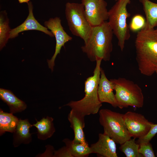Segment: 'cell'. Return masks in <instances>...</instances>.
<instances>
[{
  "label": "cell",
  "mask_w": 157,
  "mask_h": 157,
  "mask_svg": "<svg viewBox=\"0 0 157 157\" xmlns=\"http://www.w3.org/2000/svg\"><path fill=\"white\" fill-rule=\"evenodd\" d=\"M85 13L92 27L99 25L108 19L107 4L104 0H82Z\"/></svg>",
  "instance_id": "cell-8"
},
{
  "label": "cell",
  "mask_w": 157,
  "mask_h": 157,
  "mask_svg": "<svg viewBox=\"0 0 157 157\" xmlns=\"http://www.w3.org/2000/svg\"><path fill=\"white\" fill-rule=\"evenodd\" d=\"M99 121L104 133L120 145L131 138L126 127L124 114L108 109L99 111Z\"/></svg>",
  "instance_id": "cell-6"
},
{
  "label": "cell",
  "mask_w": 157,
  "mask_h": 157,
  "mask_svg": "<svg viewBox=\"0 0 157 157\" xmlns=\"http://www.w3.org/2000/svg\"><path fill=\"white\" fill-rule=\"evenodd\" d=\"M63 142L69 149L73 157H86L91 154L90 147L88 144L75 142L66 138Z\"/></svg>",
  "instance_id": "cell-20"
},
{
  "label": "cell",
  "mask_w": 157,
  "mask_h": 157,
  "mask_svg": "<svg viewBox=\"0 0 157 157\" xmlns=\"http://www.w3.org/2000/svg\"><path fill=\"white\" fill-rule=\"evenodd\" d=\"M108 10V23L118 40V45L123 51L125 41L131 36L127 19L131 15L127 6L131 0H118Z\"/></svg>",
  "instance_id": "cell-4"
},
{
  "label": "cell",
  "mask_w": 157,
  "mask_h": 157,
  "mask_svg": "<svg viewBox=\"0 0 157 157\" xmlns=\"http://www.w3.org/2000/svg\"><path fill=\"white\" fill-rule=\"evenodd\" d=\"M85 117L71 109L68 115V119L74 133V136L73 140L75 142L88 144L86 140L83 130L85 124Z\"/></svg>",
  "instance_id": "cell-14"
},
{
  "label": "cell",
  "mask_w": 157,
  "mask_h": 157,
  "mask_svg": "<svg viewBox=\"0 0 157 157\" xmlns=\"http://www.w3.org/2000/svg\"><path fill=\"white\" fill-rule=\"evenodd\" d=\"M53 157H73V156L69 149L65 146L57 151H54Z\"/></svg>",
  "instance_id": "cell-25"
},
{
  "label": "cell",
  "mask_w": 157,
  "mask_h": 157,
  "mask_svg": "<svg viewBox=\"0 0 157 157\" xmlns=\"http://www.w3.org/2000/svg\"><path fill=\"white\" fill-rule=\"evenodd\" d=\"M156 156H157V152L156 153Z\"/></svg>",
  "instance_id": "cell-30"
},
{
  "label": "cell",
  "mask_w": 157,
  "mask_h": 157,
  "mask_svg": "<svg viewBox=\"0 0 157 157\" xmlns=\"http://www.w3.org/2000/svg\"><path fill=\"white\" fill-rule=\"evenodd\" d=\"M124 117L130 136L135 138L145 136L153 124L148 121L143 115L132 111H128L124 114Z\"/></svg>",
  "instance_id": "cell-10"
},
{
  "label": "cell",
  "mask_w": 157,
  "mask_h": 157,
  "mask_svg": "<svg viewBox=\"0 0 157 157\" xmlns=\"http://www.w3.org/2000/svg\"><path fill=\"white\" fill-rule=\"evenodd\" d=\"M155 72L157 74V67L156 69Z\"/></svg>",
  "instance_id": "cell-28"
},
{
  "label": "cell",
  "mask_w": 157,
  "mask_h": 157,
  "mask_svg": "<svg viewBox=\"0 0 157 157\" xmlns=\"http://www.w3.org/2000/svg\"><path fill=\"white\" fill-rule=\"evenodd\" d=\"M19 119L13 114L5 112L0 109V136L6 132L13 133L16 128Z\"/></svg>",
  "instance_id": "cell-19"
},
{
  "label": "cell",
  "mask_w": 157,
  "mask_h": 157,
  "mask_svg": "<svg viewBox=\"0 0 157 157\" xmlns=\"http://www.w3.org/2000/svg\"><path fill=\"white\" fill-rule=\"evenodd\" d=\"M33 125L28 119H19L16 128L13 133V145L14 147H18L21 144H29L32 141V134L30 129Z\"/></svg>",
  "instance_id": "cell-15"
},
{
  "label": "cell",
  "mask_w": 157,
  "mask_h": 157,
  "mask_svg": "<svg viewBox=\"0 0 157 157\" xmlns=\"http://www.w3.org/2000/svg\"><path fill=\"white\" fill-rule=\"evenodd\" d=\"M157 133V124L154 123L148 133L143 138L144 140L146 142H150Z\"/></svg>",
  "instance_id": "cell-26"
},
{
  "label": "cell",
  "mask_w": 157,
  "mask_h": 157,
  "mask_svg": "<svg viewBox=\"0 0 157 157\" xmlns=\"http://www.w3.org/2000/svg\"><path fill=\"white\" fill-rule=\"evenodd\" d=\"M118 0H115V1H117Z\"/></svg>",
  "instance_id": "cell-31"
},
{
  "label": "cell",
  "mask_w": 157,
  "mask_h": 157,
  "mask_svg": "<svg viewBox=\"0 0 157 157\" xmlns=\"http://www.w3.org/2000/svg\"><path fill=\"white\" fill-rule=\"evenodd\" d=\"M142 5L145 15V28L153 29L157 26V3L149 0H139Z\"/></svg>",
  "instance_id": "cell-18"
},
{
  "label": "cell",
  "mask_w": 157,
  "mask_h": 157,
  "mask_svg": "<svg viewBox=\"0 0 157 157\" xmlns=\"http://www.w3.org/2000/svg\"><path fill=\"white\" fill-rule=\"evenodd\" d=\"M44 25L49 29L55 38L56 45L55 51L50 60H47L49 67L52 72L55 65V61L57 55L60 53L61 48L65 44L72 40V38L65 31L61 24V20L58 17L50 18L44 22Z\"/></svg>",
  "instance_id": "cell-9"
},
{
  "label": "cell",
  "mask_w": 157,
  "mask_h": 157,
  "mask_svg": "<svg viewBox=\"0 0 157 157\" xmlns=\"http://www.w3.org/2000/svg\"><path fill=\"white\" fill-rule=\"evenodd\" d=\"M19 2L20 3H28L30 0H18Z\"/></svg>",
  "instance_id": "cell-27"
},
{
  "label": "cell",
  "mask_w": 157,
  "mask_h": 157,
  "mask_svg": "<svg viewBox=\"0 0 157 157\" xmlns=\"http://www.w3.org/2000/svg\"><path fill=\"white\" fill-rule=\"evenodd\" d=\"M113 34L108 22L92 27L88 40L81 47L82 51L91 61H109L113 49Z\"/></svg>",
  "instance_id": "cell-2"
},
{
  "label": "cell",
  "mask_w": 157,
  "mask_h": 157,
  "mask_svg": "<svg viewBox=\"0 0 157 157\" xmlns=\"http://www.w3.org/2000/svg\"><path fill=\"white\" fill-rule=\"evenodd\" d=\"M65 14L72 33L86 42L90 37L92 27L86 18L83 4L67 2L65 5Z\"/></svg>",
  "instance_id": "cell-7"
},
{
  "label": "cell",
  "mask_w": 157,
  "mask_h": 157,
  "mask_svg": "<svg viewBox=\"0 0 157 157\" xmlns=\"http://www.w3.org/2000/svg\"><path fill=\"white\" fill-rule=\"evenodd\" d=\"M115 91V95L120 109L131 106L142 107L144 104V97L140 87L133 81L123 78L112 79Z\"/></svg>",
  "instance_id": "cell-5"
},
{
  "label": "cell",
  "mask_w": 157,
  "mask_h": 157,
  "mask_svg": "<svg viewBox=\"0 0 157 157\" xmlns=\"http://www.w3.org/2000/svg\"><path fill=\"white\" fill-rule=\"evenodd\" d=\"M135 139L131 138L120 145L119 149L126 157H143L139 152V144L136 143Z\"/></svg>",
  "instance_id": "cell-22"
},
{
  "label": "cell",
  "mask_w": 157,
  "mask_h": 157,
  "mask_svg": "<svg viewBox=\"0 0 157 157\" xmlns=\"http://www.w3.org/2000/svg\"><path fill=\"white\" fill-rule=\"evenodd\" d=\"M102 60H99L96 61V65L93 76L87 78L85 82L84 97L78 101H71L64 106H69L71 109L84 116L95 114L99 112L102 105L99 100L98 94Z\"/></svg>",
  "instance_id": "cell-3"
},
{
  "label": "cell",
  "mask_w": 157,
  "mask_h": 157,
  "mask_svg": "<svg viewBox=\"0 0 157 157\" xmlns=\"http://www.w3.org/2000/svg\"><path fill=\"white\" fill-rule=\"evenodd\" d=\"M145 19L141 15L138 14L132 18L129 26L130 30L133 32L139 31L146 26Z\"/></svg>",
  "instance_id": "cell-23"
},
{
  "label": "cell",
  "mask_w": 157,
  "mask_h": 157,
  "mask_svg": "<svg viewBox=\"0 0 157 157\" xmlns=\"http://www.w3.org/2000/svg\"><path fill=\"white\" fill-rule=\"evenodd\" d=\"M139 144L138 151L143 157L156 156L152 145L150 142L141 143Z\"/></svg>",
  "instance_id": "cell-24"
},
{
  "label": "cell",
  "mask_w": 157,
  "mask_h": 157,
  "mask_svg": "<svg viewBox=\"0 0 157 157\" xmlns=\"http://www.w3.org/2000/svg\"><path fill=\"white\" fill-rule=\"evenodd\" d=\"M91 154L95 153L104 157H117L116 142L103 133L98 135V140L90 146Z\"/></svg>",
  "instance_id": "cell-12"
},
{
  "label": "cell",
  "mask_w": 157,
  "mask_h": 157,
  "mask_svg": "<svg viewBox=\"0 0 157 157\" xmlns=\"http://www.w3.org/2000/svg\"><path fill=\"white\" fill-rule=\"evenodd\" d=\"M136 59L140 73L150 76L157 67V32L154 28L139 31L135 41Z\"/></svg>",
  "instance_id": "cell-1"
},
{
  "label": "cell",
  "mask_w": 157,
  "mask_h": 157,
  "mask_svg": "<svg viewBox=\"0 0 157 157\" xmlns=\"http://www.w3.org/2000/svg\"><path fill=\"white\" fill-rule=\"evenodd\" d=\"M9 19L6 10L0 13V49L1 50L5 46L9 39L11 29L9 26Z\"/></svg>",
  "instance_id": "cell-21"
},
{
  "label": "cell",
  "mask_w": 157,
  "mask_h": 157,
  "mask_svg": "<svg viewBox=\"0 0 157 157\" xmlns=\"http://www.w3.org/2000/svg\"><path fill=\"white\" fill-rule=\"evenodd\" d=\"M28 4L29 13L25 21L17 27L11 29L10 32L9 39L14 38L18 36L19 34L24 31L35 30L42 32L51 37H54L51 31L41 25L35 19L33 13V5L31 2Z\"/></svg>",
  "instance_id": "cell-11"
},
{
  "label": "cell",
  "mask_w": 157,
  "mask_h": 157,
  "mask_svg": "<svg viewBox=\"0 0 157 157\" xmlns=\"http://www.w3.org/2000/svg\"><path fill=\"white\" fill-rule=\"evenodd\" d=\"M53 118L47 116L33 125L37 129V136L40 140H44L51 137L55 132Z\"/></svg>",
  "instance_id": "cell-17"
},
{
  "label": "cell",
  "mask_w": 157,
  "mask_h": 157,
  "mask_svg": "<svg viewBox=\"0 0 157 157\" xmlns=\"http://www.w3.org/2000/svg\"><path fill=\"white\" fill-rule=\"evenodd\" d=\"M112 82L106 77L104 70L101 68L100 78L98 88L99 100L102 103H107L114 108L118 107Z\"/></svg>",
  "instance_id": "cell-13"
},
{
  "label": "cell",
  "mask_w": 157,
  "mask_h": 157,
  "mask_svg": "<svg viewBox=\"0 0 157 157\" xmlns=\"http://www.w3.org/2000/svg\"><path fill=\"white\" fill-rule=\"evenodd\" d=\"M0 98L8 106L10 113L13 114L22 112L26 108L25 102L19 99L10 90L0 88Z\"/></svg>",
  "instance_id": "cell-16"
},
{
  "label": "cell",
  "mask_w": 157,
  "mask_h": 157,
  "mask_svg": "<svg viewBox=\"0 0 157 157\" xmlns=\"http://www.w3.org/2000/svg\"><path fill=\"white\" fill-rule=\"evenodd\" d=\"M156 31L157 32V28L156 29H155Z\"/></svg>",
  "instance_id": "cell-29"
}]
</instances>
